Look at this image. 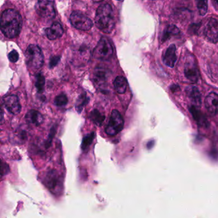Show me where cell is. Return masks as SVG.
<instances>
[{
	"mask_svg": "<svg viewBox=\"0 0 218 218\" xmlns=\"http://www.w3.org/2000/svg\"><path fill=\"white\" fill-rule=\"evenodd\" d=\"M22 19L14 9H6L2 14L1 30L3 35L9 38L18 37L22 29Z\"/></svg>",
	"mask_w": 218,
	"mask_h": 218,
	"instance_id": "obj_1",
	"label": "cell"
},
{
	"mask_svg": "<svg viewBox=\"0 0 218 218\" xmlns=\"http://www.w3.org/2000/svg\"><path fill=\"white\" fill-rule=\"evenodd\" d=\"M95 23L99 30L104 34H110L115 26L113 12L110 5L104 4L97 10Z\"/></svg>",
	"mask_w": 218,
	"mask_h": 218,
	"instance_id": "obj_2",
	"label": "cell"
},
{
	"mask_svg": "<svg viewBox=\"0 0 218 218\" xmlns=\"http://www.w3.org/2000/svg\"><path fill=\"white\" fill-rule=\"evenodd\" d=\"M25 60L28 67L31 70H37L42 68L44 64V56L39 47L30 45L25 52Z\"/></svg>",
	"mask_w": 218,
	"mask_h": 218,
	"instance_id": "obj_3",
	"label": "cell"
},
{
	"mask_svg": "<svg viewBox=\"0 0 218 218\" xmlns=\"http://www.w3.org/2000/svg\"><path fill=\"white\" fill-rule=\"evenodd\" d=\"M113 54V48L109 40L106 37L100 39L93 51V56L99 60H108Z\"/></svg>",
	"mask_w": 218,
	"mask_h": 218,
	"instance_id": "obj_4",
	"label": "cell"
},
{
	"mask_svg": "<svg viewBox=\"0 0 218 218\" xmlns=\"http://www.w3.org/2000/svg\"><path fill=\"white\" fill-rule=\"evenodd\" d=\"M124 125V121L122 115L116 110H113L108 125L106 126V133L110 136H114L122 130Z\"/></svg>",
	"mask_w": 218,
	"mask_h": 218,
	"instance_id": "obj_5",
	"label": "cell"
},
{
	"mask_svg": "<svg viewBox=\"0 0 218 218\" xmlns=\"http://www.w3.org/2000/svg\"><path fill=\"white\" fill-rule=\"evenodd\" d=\"M70 21L72 26L82 31H88L93 26L92 21L85 14L78 10L71 14Z\"/></svg>",
	"mask_w": 218,
	"mask_h": 218,
	"instance_id": "obj_6",
	"label": "cell"
},
{
	"mask_svg": "<svg viewBox=\"0 0 218 218\" xmlns=\"http://www.w3.org/2000/svg\"><path fill=\"white\" fill-rule=\"evenodd\" d=\"M35 8L37 14L44 19L49 21L55 17L53 3L50 1H38Z\"/></svg>",
	"mask_w": 218,
	"mask_h": 218,
	"instance_id": "obj_7",
	"label": "cell"
},
{
	"mask_svg": "<svg viewBox=\"0 0 218 218\" xmlns=\"http://www.w3.org/2000/svg\"><path fill=\"white\" fill-rule=\"evenodd\" d=\"M204 34L208 41L212 43L218 42V21L210 18L204 28Z\"/></svg>",
	"mask_w": 218,
	"mask_h": 218,
	"instance_id": "obj_8",
	"label": "cell"
},
{
	"mask_svg": "<svg viewBox=\"0 0 218 218\" xmlns=\"http://www.w3.org/2000/svg\"><path fill=\"white\" fill-rule=\"evenodd\" d=\"M184 75L191 82L196 83L198 81L199 70L196 63L192 56H190L185 63Z\"/></svg>",
	"mask_w": 218,
	"mask_h": 218,
	"instance_id": "obj_9",
	"label": "cell"
},
{
	"mask_svg": "<svg viewBox=\"0 0 218 218\" xmlns=\"http://www.w3.org/2000/svg\"><path fill=\"white\" fill-rule=\"evenodd\" d=\"M46 187L51 191H56L61 185V178L54 169L47 172L44 180Z\"/></svg>",
	"mask_w": 218,
	"mask_h": 218,
	"instance_id": "obj_10",
	"label": "cell"
},
{
	"mask_svg": "<svg viewBox=\"0 0 218 218\" xmlns=\"http://www.w3.org/2000/svg\"><path fill=\"white\" fill-rule=\"evenodd\" d=\"M4 105L6 109L14 115L19 113L21 110V106L19 99L17 96L14 95H9L5 97Z\"/></svg>",
	"mask_w": 218,
	"mask_h": 218,
	"instance_id": "obj_11",
	"label": "cell"
},
{
	"mask_svg": "<svg viewBox=\"0 0 218 218\" xmlns=\"http://www.w3.org/2000/svg\"><path fill=\"white\" fill-rule=\"evenodd\" d=\"M205 106L211 114L218 115V93L211 92L205 99Z\"/></svg>",
	"mask_w": 218,
	"mask_h": 218,
	"instance_id": "obj_12",
	"label": "cell"
},
{
	"mask_svg": "<svg viewBox=\"0 0 218 218\" xmlns=\"http://www.w3.org/2000/svg\"><path fill=\"white\" fill-rule=\"evenodd\" d=\"M176 47L174 44H172L163 52V61L168 67H173L176 61Z\"/></svg>",
	"mask_w": 218,
	"mask_h": 218,
	"instance_id": "obj_13",
	"label": "cell"
},
{
	"mask_svg": "<svg viewBox=\"0 0 218 218\" xmlns=\"http://www.w3.org/2000/svg\"><path fill=\"white\" fill-rule=\"evenodd\" d=\"M63 32L64 31L61 25L58 22H54L50 28L46 30V36L51 40H54L61 37Z\"/></svg>",
	"mask_w": 218,
	"mask_h": 218,
	"instance_id": "obj_14",
	"label": "cell"
},
{
	"mask_svg": "<svg viewBox=\"0 0 218 218\" xmlns=\"http://www.w3.org/2000/svg\"><path fill=\"white\" fill-rule=\"evenodd\" d=\"M26 120L30 124L38 126L41 125L44 121L42 115L40 112L36 110L29 111L25 116Z\"/></svg>",
	"mask_w": 218,
	"mask_h": 218,
	"instance_id": "obj_15",
	"label": "cell"
},
{
	"mask_svg": "<svg viewBox=\"0 0 218 218\" xmlns=\"http://www.w3.org/2000/svg\"><path fill=\"white\" fill-rule=\"evenodd\" d=\"M186 93L189 99L196 105H200L201 104V94L198 88L194 86H189L187 87Z\"/></svg>",
	"mask_w": 218,
	"mask_h": 218,
	"instance_id": "obj_16",
	"label": "cell"
},
{
	"mask_svg": "<svg viewBox=\"0 0 218 218\" xmlns=\"http://www.w3.org/2000/svg\"><path fill=\"white\" fill-rule=\"evenodd\" d=\"M108 74L107 72L102 68H97L93 75V80L97 86H102L104 83H106L107 80Z\"/></svg>",
	"mask_w": 218,
	"mask_h": 218,
	"instance_id": "obj_17",
	"label": "cell"
},
{
	"mask_svg": "<svg viewBox=\"0 0 218 218\" xmlns=\"http://www.w3.org/2000/svg\"><path fill=\"white\" fill-rule=\"evenodd\" d=\"M114 88L115 91L120 93H124L127 88V81L126 79L123 76H118L114 81Z\"/></svg>",
	"mask_w": 218,
	"mask_h": 218,
	"instance_id": "obj_18",
	"label": "cell"
},
{
	"mask_svg": "<svg viewBox=\"0 0 218 218\" xmlns=\"http://www.w3.org/2000/svg\"><path fill=\"white\" fill-rule=\"evenodd\" d=\"M179 30L178 28H176L174 25H169L166 27V28L164 30L162 35L161 37V42H164L166 40L169 39L170 37H172L173 35H177L179 34Z\"/></svg>",
	"mask_w": 218,
	"mask_h": 218,
	"instance_id": "obj_19",
	"label": "cell"
},
{
	"mask_svg": "<svg viewBox=\"0 0 218 218\" xmlns=\"http://www.w3.org/2000/svg\"><path fill=\"white\" fill-rule=\"evenodd\" d=\"M190 111L194 118L196 121L197 123L201 126H207L208 122L207 121L205 117H204L203 114L201 113V112L199 111L197 109L194 107H191L190 108Z\"/></svg>",
	"mask_w": 218,
	"mask_h": 218,
	"instance_id": "obj_20",
	"label": "cell"
},
{
	"mask_svg": "<svg viewBox=\"0 0 218 218\" xmlns=\"http://www.w3.org/2000/svg\"><path fill=\"white\" fill-rule=\"evenodd\" d=\"M90 118L95 124L97 125H101L104 120L105 117L104 115H102L98 110L95 109L91 112Z\"/></svg>",
	"mask_w": 218,
	"mask_h": 218,
	"instance_id": "obj_21",
	"label": "cell"
},
{
	"mask_svg": "<svg viewBox=\"0 0 218 218\" xmlns=\"http://www.w3.org/2000/svg\"><path fill=\"white\" fill-rule=\"evenodd\" d=\"M45 85V78L41 74H39L37 76V80L35 83V87L38 92L42 93L44 90Z\"/></svg>",
	"mask_w": 218,
	"mask_h": 218,
	"instance_id": "obj_22",
	"label": "cell"
},
{
	"mask_svg": "<svg viewBox=\"0 0 218 218\" xmlns=\"http://www.w3.org/2000/svg\"><path fill=\"white\" fill-rule=\"evenodd\" d=\"M68 102V99L67 97V96L63 94H60L57 95L54 99V104L57 106H65V105Z\"/></svg>",
	"mask_w": 218,
	"mask_h": 218,
	"instance_id": "obj_23",
	"label": "cell"
},
{
	"mask_svg": "<svg viewBox=\"0 0 218 218\" xmlns=\"http://www.w3.org/2000/svg\"><path fill=\"white\" fill-rule=\"evenodd\" d=\"M95 137V134L94 133H92L90 134L87 135L86 137H85L83 141V143H82V149L83 150H86L87 149V148H88L90 147V145L92 144L93 138Z\"/></svg>",
	"mask_w": 218,
	"mask_h": 218,
	"instance_id": "obj_24",
	"label": "cell"
},
{
	"mask_svg": "<svg viewBox=\"0 0 218 218\" xmlns=\"http://www.w3.org/2000/svg\"><path fill=\"white\" fill-rule=\"evenodd\" d=\"M197 8L199 14L201 15H205L208 9V3L207 1H198L197 3Z\"/></svg>",
	"mask_w": 218,
	"mask_h": 218,
	"instance_id": "obj_25",
	"label": "cell"
},
{
	"mask_svg": "<svg viewBox=\"0 0 218 218\" xmlns=\"http://www.w3.org/2000/svg\"><path fill=\"white\" fill-rule=\"evenodd\" d=\"M8 57H9V60L10 61L16 62V61H18V60H19V54H18L17 51L13 50L12 51H11L9 54V56H8Z\"/></svg>",
	"mask_w": 218,
	"mask_h": 218,
	"instance_id": "obj_26",
	"label": "cell"
},
{
	"mask_svg": "<svg viewBox=\"0 0 218 218\" xmlns=\"http://www.w3.org/2000/svg\"><path fill=\"white\" fill-rule=\"evenodd\" d=\"M86 97H80L77 101V103L76 104V109L79 111V112L81 111V109L83 108L82 107L84 106L85 104H86Z\"/></svg>",
	"mask_w": 218,
	"mask_h": 218,
	"instance_id": "obj_27",
	"label": "cell"
},
{
	"mask_svg": "<svg viewBox=\"0 0 218 218\" xmlns=\"http://www.w3.org/2000/svg\"><path fill=\"white\" fill-rule=\"evenodd\" d=\"M59 60H60V57H58V56H54V57L51 58L50 62V67H54L58 63Z\"/></svg>",
	"mask_w": 218,
	"mask_h": 218,
	"instance_id": "obj_28",
	"label": "cell"
}]
</instances>
